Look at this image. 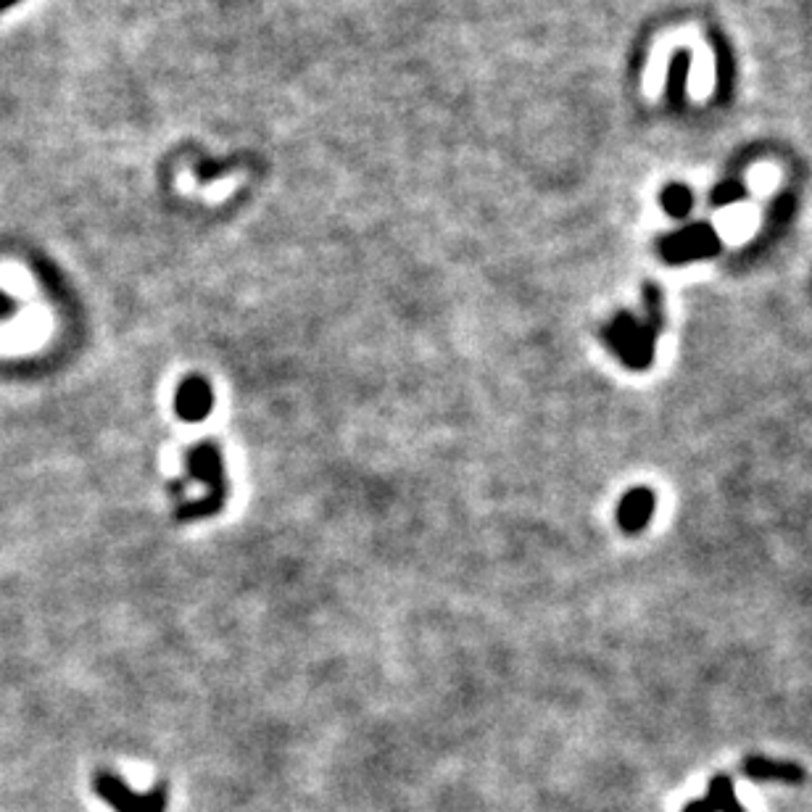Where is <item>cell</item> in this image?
<instances>
[{
    "instance_id": "cell-1",
    "label": "cell",
    "mask_w": 812,
    "mask_h": 812,
    "mask_svg": "<svg viewBox=\"0 0 812 812\" xmlns=\"http://www.w3.org/2000/svg\"><path fill=\"white\" fill-rule=\"evenodd\" d=\"M185 472H188V480L201 483L203 496L180 504L177 517L188 522L219 515V509L225 507L227 501V475L225 459H222V451H219L217 443L201 441L196 446H190L185 451Z\"/></svg>"
},
{
    "instance_id": "cell-2",
    "label": "cell",
    "mask_w": 812,
    "mask_h": 812,
    "mask_svg": "<svg viewBox=\"0 0 812 812\" xmlns=\"http://www.w3.org/2000/svg\"><path fill=\"white\" fill-rule=\"evenodd\" d=\"M660 333V322L649 327H638L628 314L612 319L604 330L607 346L623 359L631 370H646L654 359V338Z\"/></svg>"
},
{
    "instance_id": "cell-3",
    "label": "cell",
    "mask_w": 812,
    "mask_h": 812,
    "mask_svg": "<svg viewBox=\"0 0 812 812\" xmlns=\"http://www.w3.org/2000/svg\"><path fill=\"white\" fill-rule=\"evenodd\" d=\"M93 789H95V794L106 802V805L114 807V812H164L167 810V789H164V786H156V789L145 791V794H138V791H132L130 786L122 781V778L103 770V773H95Z\"/></svg>"
},
{
    "instance_id": "cell-4",
    "label": "cell",
    "mask_w": 812,
    "mask_h": 812,
    "mask_svg": "<svg viewBox=\"0 0 812 812\" xmlns=\"http://www.w3.org/2000/svg\"><path fill=\"white\" fill-rule=\"evenodd\" d=\"M214 409V391L206 377H185L174 393V412L185 422H203Z\"/></svg>"
},
{
    "instance_id": "cell-5",
    "label": "cell",
    "mask_w": 812,
    "mask_h": 812,
    "mask_svg": "<svg viewBox=\"0 0 812 812\" xmlns=\"http://www.w3.org/2000/svg\"><path fill=\"white\" fill-rule=\"evenodd\" d=\"M654 499L652 488H631L620 499V507H617V522L625 533H638V530L646 528V522L652 520L654 512Z\"/></svg>"
},
{
    "instance_id": "cell-6",
    "label": "cell",
    "mask_w": 812,
    "mask_h": 812,
    "mask_svg": "<svg viewBox=\"0 0 812 812\" xmlns=\"http://www.w3.org/2000/svg\"><path fill=\"white\" fill-rule=\"evenodd\" d=\"M741 773L752 781H783V783H802L805 781V768H799L797 762L768 760V757H747L741 765Z\"/></svg>"
},
{
    "instance_id": "cell-7",
    "label": "cell",
    "mask_w": 812,
    "mask_h": 812,
    "mask_svg": "<svg viewBox=\"0 0 812 812\" xmlns=\"http://www.w3.org/2000/svg\"><path fill=\"white\" fill-rule=\"evenodd\" d=\"M707 805L712 812H747L739 799H736V789L728 776H715L707 786Z\"/></svg>"
},
{
    "instance_id": "cell-8",
    "label": "cell",
    "mask_w": 812,
    "mask_h": 812,
    "mask_svg": "<svg viewBox=\"0 0 812 812\" xmlns=\"http://www.w3.org/2000/svg\"><path fill=\"white\" fill-rule=\"evenodd\" d=\"M16 312V301L8 293H0V317H11Z\"/></svg>"
},
{
    "instance_id": "cell-9",
    "label": "cell",
    "mask_w": 812,
    "mask_h": 812,
    "mask_svg": "<svg viewBox=\"0 0 812 812\" xmlns=\"http://www.w3.org/2000/svg\"><path fill=\"white\" fill-rule=\"evenodd\" d=\"M683 812H712V807L707 805V799H694V802L686 805V810Z\"/></svg>"
},
{
    "instance_id": "cell-10",
    "label": "cell",
    "mask_w": 812,
    "mask_h": 812,
    "mask_svg": "<svg viewBox=\"0 0 812 812\" xmlns=\"http://www.w3.org/2000/svg\"><path fill=\"white\" fill-rule=\"evenodd\" d=\"M16 3H19V0H0V14H3V11H8L11 6H16Z\"/></svg>"
}]
</instances>
